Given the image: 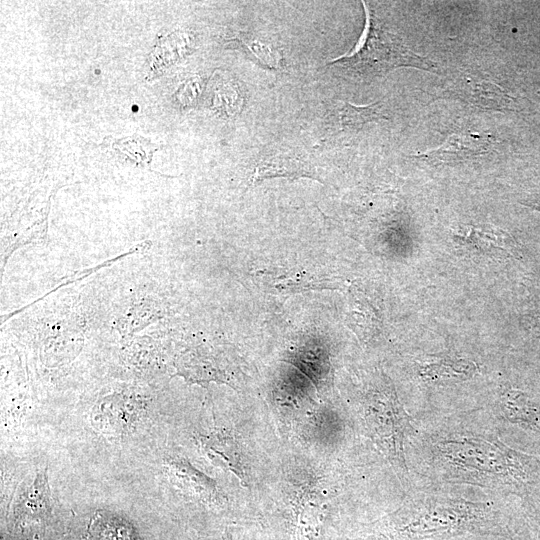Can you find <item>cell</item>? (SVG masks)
<instances>
[{
	"instance_id": "obj_1",
	"label": "cell",
	"mask_w": 540,
	"mask_h": 540,
	"mask_svg": "<svg viewBox=\"0 0 540 540\" xmlns=\"http://www.w3.org/2000/svg\"><path fill=\"white\" fill-rule=\"evenodd\" d=\"M438 453L455 475L496 484L521 496L540 495V458L498 439L455 436L439 440Z\"/></svg>"
},
{
	"instance_id": "obj_2",
	"label": "cell",
	"mask_w": 540,
	"mask_h": 540,
	"mask_svg": "<svg viewBox=\"0 0 540 540\" xmlns=\"http://www.w3.org/2000/svg\"><path fill=\"white\" fill-rule=\"evenodd\" d=\"M496 516L485 504L462 499L427 497L414 499L393 518L390 528L377 540L447 538L464 533H495Z\"/></svg>"
},
{
	"instance_id": "obj_3",
	"label": "cell",
	"mask_w": 540,
	"mask_h": 540,
	"mask_svg": "<svg viewBox=\"0 0 540 540\" xmlns=\"http://www.w3.org/2000/svg\"><path fill=\"white\" fill-rule=\"evenodd\" d=\"M365 37L351 54L335 59L362 76H380L399 67L436 72L437 65L410 49L402 39L368 15Z\"/></svg>"
},
{
	"instance_id": "obj_4",
	"label": "cell",
	"mask_w": 540,
	"mask_h": 540,
	"mask_svg": "<svg viewBox=\"0 0 540 540\" xmlns=\"http://www.w3.org/2000/svg\"><path fill=\"white\" fill-rule=\"evenodd\" d=\"M364 415L382 452L397 467L405 469L404 441L411 429L410 418L390 382L381 381L367 393Z\"/></svg>"
},
{
	"instance_id": "obj_5",
	"label": "cell",
	"mask_w": 540,
	"mask_h": 540,
	"mask_svg": "<svg viewBox=\"0 0 540 540\" xmlns=\"http://www.w3.org/2000/svg\"><path fill=\"white\" fill-rule=\"evenodd\" d=\"M439 98L461 100L484 110H511L514 99L489 76L476 70H464L442 84Z\"/></svg>"
},
{
	"instance_id": "obj_6",
	"label": "cell",
	"mask_w": 540,
	"mask_h": 540,
	"mask_svg": "<svg viewBox=\"0 0 540 540\" xmlns=\"http://www.w3.org/2000/svg\"><path fill=\"white\" fill-rule=\"evenodd\" d=\"M493 142L488 134L458 132L449 135L440 146L413 157L431 164L455 165L486 155Z\"/></svg>"
},
{
	"instance_id": "obj_7",
	"label": "cell",
	"mask_w": 540,
	"mask_h": 540,
	"mask_svg": "<svg viewBox=\"0 0 540 540\" xmlns=\"http://www.w3.org/2000/svg\"><path fill=\"white\" fill-rule=\"evenodd\" d=\"M454 240L470 250L483 253L513 254L517 248L510 234L489 225H464L454 234Z\"/></svg>"
},
{
	"instance_id": "obj_8",
	"label": "cell",
	"mask_w": 540,
	"mask_h": 540,
	"mask_svg": "<svg viewBox=\"0 0 540 540\" xmlns=\"http://www.w3.org/2000/svg\"><path fill=\"white\" fill-rule=\"evenodd\" d=\"M202 446L208 456L248 485L247 468L241 447L237 440L226 433H216L202 439Z\"/></svg>"
},
{
	"instance_id": "obj_9",
	"label": "cell",
	"mask_w": 540,
	"mask_h": 540,
	"mask_svg": "<svg viewBox=\"0 0 540 540\" xmlns=\"http://www.w3.org/2000/svg\"><path fill=\"white\" fill-rule=\"evenodd\" d=\"M325 500L315 491H306L294 504V527L297 540H313L325 519Z\"/></svg>"
},
{
	"instance_id": "obj_10",
	"label": "cell",
	"mask_w": 540,
	"mask_h": 540,
	"mask_svg": "<svg viewBox=\"0 0 540 540\" xmlns=\"http://www.w3.org/2000/svg\"><path fill=\"white\" fill-rule=\"evenodd\" d=\"M82 540H143L134 527L122 518L95 513Z\"/></svg>"
},
{
	"instance_id": "obj_11",
	"label": "cell",
	"mask_w": 540,
	"mask_h": 540,
	"mask_svg": "<svg viewBox=\"0 0 540 540\" xmlns=\"http://www.w3.org/2000/svg\"><path fill=\"white\" fill-rule=\"evenodd\" d=\"M311 177L310 167L302 160L286 155H276L261 161L254 170L251 182H259L272 177Z\"/></svg>"
},
{
	"instance_id": "obj_12",
	"label": "cell",
	"mask_w": 540,
	"mask_h": 540,
	"mask_svg": "<svg viewBox=\"0 0 540 540\" xmlns=\"http://www.w3.org/2000/svg\"><path fill=\"white\" fill-rule=\"evenodd\" d=\"M476 371L472 361L466 359L439 358L423 364L420 374L429 380H464Z\"/></svg>"
},
{
	"instance_id": "obj_13",
	"label": "cell",
	"mask_w": 540,
	"mask_h": 540,
	"mask_svg": "<svg viewBox=\"0 0 540 540\" xmlns=\"http://www.w3.org/2000/svg\"><path fill=\"white\" fill-rule=\"evenodd\" d=\"M384 118L379 102L368 105L345 103L340 109V122L347 129L358 130L368 122Z\"/></svg>"
},
{
	"instance_id": "obj_14",
	"label": "cell",
	"mask_w": 540,
	"mask_h": 540,
	"mask_svg": "<svg viewBox=\"0 0 540 540\" xmlns=\"http://www.w3.org/2000/svg\"><path fill=\"white\" fill-rule=\"evenodd\" d=\"M225 540H231V537H230V535H229V536H228V537H227V538H226Z\"/></svg>"
}]
</instances>
